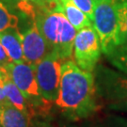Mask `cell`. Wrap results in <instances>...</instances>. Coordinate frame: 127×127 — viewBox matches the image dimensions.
<instances>
[{
	"label": "cell",
	"instance_id": "18",
	"mask_svg": "<svg viewBox=\"0 0 127 127\" xmlns=\"http://www.w3.org/2000/svg\"><path fill=\"white\" fill-rule=\"evenodd\" d=\"M0 61L4 65H7V64L10 63V59H9V56L7 55L5 49L3 48V46L0 42Z\"/></svg>",
	"mask_w": 127,
	"mask_h": 127
},
{
	"label": "cell",
	"instance_id": "27",
	"mask_svg": "<svg viewBox=\"0 0 127 127\" xmlns=\"http://www.w3.org/2000/svg\"><path fill=\"white\" fill-rule=\"evenodd\" d=\"M124 1H125V2H127V0H124Z\"/></svg>",
	"mask_w": 127,
	"mask_h": 127
},
{
	"label": "cell",
	"instance_id": "14",
	"mask_svg": "<svg viewBox=\"0 0 127 127\" xmlns=\"http://www.w3.org/2000/svg\"><path fill=\"white\" fill-rule=\"evenodd\" d=\"M118 14L120 25V45L127 46V2L118 0Z\"/></svg>",
	"mask_w": 127,
	"mask_h": 127
},
{
	"label": "cell",
	"instance_id": "2",
	"mask_svg": "<svg viewBox=\"0 0 127 127\" xmlns=\"http://www.w3.org/2000/svg\"><path fill=\"white\" fill-rule=\"evenodd\" d=\"M41 8L42 10L35 15V23L49 50L63 60L71 59L77 29L61 12L59 6L57 8L49 6Z\"/></svg>",
	"mask_w": 127,
	"mask_h": 127
},
{
	"label": "cell",
	"instance_id": "21",
	"mask_svg": "<svg viewBox=\"0 0 127 127\" xmlns=\"http://www.w3.org/2000/svg\"><path fill=\"white\" fill-rule=\"evenodd\" d=\"M0 73H8L6 69V65H4L1 61H0Z\"/></svg>",
	"mask_w": 127,
	"mask_h": 127
},
{
	"label": "cell",
	"instance_id": "23",
	"mask_svg": "<svg viewBox=\"0 0 127 127\" xmlns=\"http://www.w3.org/2000/svg\"><path fill=\"white\" fill-rule=\"evenodd\" d=\"M7 73H0V77H2L4 74H7Z\"/></svg>",
	"mask_w": 127,
	"mask_h": 127
},
{
	"label": "cell",
	"instance_id": "22",
	"mask_svg": "<svg viewBox=\"0 0 127 127\" xmlns=\"http://www.w3.org/2000/svg\"><path fill=\"white\" fill-rule=\"evenodd\" d=\"M26 1H30V2H33V3L39 5V6L42 5V0H26Z\"/></svg>",
	"mask_w": 127,
	"mask_h": 127
},
{
	"label": "cell",
	"instance_id": "28",
	"mask_svg": "<svg viewBox=\"0 0 127 127\" xmlns=\"http://www.w3.org/2000/svg\"></svg>",
	"mask_w": 127,
	"mask_h": 127
},
{
	"label": "cell",
	"instance_id": "19",
	"mask_svg": "<svg viewBox=\"0 0 127 127\" xmlns=\"http://www.w3.org/2000/svg\"><path fill=\"white\" fill-rule=\"evenodd\" d=\"M6 74H4L2 77H0V104H4V103L9 102L7 96H6V93H5L4 87H3V77Z\"/></svg>",
	"mask_w": 127,
	"mask_h": 127
},
{
	"label": "cell",
	"instance_id": "26",
	"mask_svg": "<svg viewBox=\"0 0 127 127\" xmlns=\"http://www.w3.org/2000/svg\"><path fill=\"white\" fill-rule=\"evenodd\" d=\"M66 127H75V126H66Z\"/></svg>",
	"mask_w": 127,
	"mask_h": 127
},
{
	"label": "cell",
	"instance_id": "16",
	"mask_svg": "<svg viewBox=\"0 0 127 127\" xmlns=\"http://www.w3.org/2000/svg\"><path fill=\"white\" fill-rule=\"evenodd\" d=\"M72 1L91 21L93 20V14H94V9L96 5L94 0H72Z\"/></svg>",
	"mask_w": 127,
	"mask_h": 127
},
{
	"label": "cell",
	"instance_id": "10",
	"mask_svg": "<svg viewBox=\"0 0 127 127\" xmlns=\"http://www.w3.org/2000/svg\"><path fill=\"white\" fill-rule=\"evenodd\" d=\"M0 42L9 56L10 62L19 63L26 61L24 57L22 36L18 28H10L0 32Z\"/></svg>",
	"mask_w": 127,
	"mask_h": 127
},
{
	"label": "cell",
	"instance_id": "6",
	"mask_svg": "<svg viewBox=\"0 0 127 127\" xmlns=\"http://www.w3.org/2000/svg\"><path fill=\"white\" fill-rule=\"evenodd\" d=\"M102 53L99 36L93 26L77 30L73 41V58L81 69L93 72Z\"/></svg>",
	"mask_w": 127,
	"mask_h": 127
},
{
	"label": "cell",
	"instance_id": "8",
	"mask_svg": "<svg viewBox=\"0 0 127 127\" xmlns=\"http://www.w3.org/2000/svg\"><path fill=\"white\" fill-rule=\"evenodd\" d=\"M21 36L26 62L36 65L50 53L49 47L35 22L26 31L21 33Z\"/></svg>",
	"mask_w": 127,
	"mask_h": 127
},
{
	"label": "cell",
	"instance_id": "12",
	"mask_svg": "<svg viewBox=\"0 0 127 127\" xmlns=\"http://www.w3.org/2000/svg\"><path fill=\"white\" fill-rule=\"evenodd\" d=\"M59 8L70 23L77 30L85 27L92 26V21L73 3L72 0H58Z\"/></svg>",
	"mask_w": 127,
	"mask_h": 127
},
{
	"label": "cell",
	"instance_id": "17",
	"mask_svg": "<svg viewBox=\"0 0 127 127\" xmlns=\"http://www.w3.org/2000/svg\"><path fill=\"white\" fill-rule=\"evenodd\" d=\"M110 127H127V119L114 117L110 120Z\"/></svg>",
	"mask_w": 127,
	"mask_h": 127
},
{
	"label": "cell",
	"instance_id": "5",
	"mask_svg": "<svg viewBox=\"0 0 127 127\" xmlns=\"http://www.w3.org/2000/svg\"><path fill=\"white\" fill-rule=\"evenodd\" d=\"M98 97L113 110L127 111V74L105 67H98L95 73Z\"/></svg>",
	"mask_w": 127,
	"mask_h": 127
},
{
	"label": "cell",
	"instance_id": "15",
	"mask_svg": "<svg viewBox=\"0 0 127 127\" xmlns=\"http://www.w3.org/2000/svg\"><path fill=\"white\" fill-rule=\"evenodd\" d=\"M19 19L11 13L2 2H0V32L10 28H18Z\"/></svg>",
	"mask_w": 127,
	"mask_h": 127
},
{
	"label": "cell",
	"instance_id": "13",
	"mask_svg": "<svg viewBox=\"0 0 127 127\" xmlns=\"http://www.w3.org/2000/svg\"><path fill=\"white\" fill-rule=\"evenodd\" d=\"M106 58L113 66L127 74V46L119 45Z\"/></svg>",
	"mask_w": 127,
	"mask_h": 127
},
{
	"label": "cell",
	"instance_id": "9",
	"mask_svg": "<svg viewBox=\"0 0 127 127\" xmlns=\"http://www.w3.org/2000/svg\"><path fill=\"white\" fill-rule=\"evenodd\" d=\"M3 87H4L5 93L8 98V101L10 104H13L19 110L23 111L27 116H29L32 120L39 117L34 105L26 98V96L24 95L22 91L14 84L8 73L3 77Z\"/></svg>",
	"mask_w": 127,
	"mask_h": 127
},
{
	"label": "cell",
	"instance_id": "11",
	"mask_svg": "<svg viewBox=\"0 0 127 127\" xmlns=\"http://www.w3.org/2000/svg\"><path fill=\"white\" fill-rule=\"evenodd\" d=\"M33 120L9 102L0 104V127H32Z\"/></svg>",
	"mask_w": 127,
	"mask_h": 127
},
{
	"label": "cell",
	"instance_id": "20",
	"mask_svg": "<svg viewBox=\"0 0 127 127\" xmlns=\"http://www.w3.org/2000/svg\"><path fill=\"white\" fill-rule=\"evenodd\" d=\"M32 127H52L51 124L44 121H33Z\"/></svg>",
	"mask_w": 127,
	"mask_h": 127
},
{
	"label": "cell",
	"instance_id": "1",
	"mask_svg": "<svg viewBox=\"0 0 127 127\" xmlns=\"http://www.w3.org/2000/svg\"><path fill=\"white\" fill-rule=\"evenodd\" d=\"M95 77L72 59L64 60L59 94L55 104L65 118L79 121L91 117L99 108Z\"/></svg>",
	"mask_w": 127,
	"mask_h": 127
},
{
	"label": "cell",
	"instance_id": "25",
	"mask_svg": "<svg viewBox=\"0 0 127 127\" xmlns=\"http://www.w3.org/2000/svg\"><path fill=\"white\" fill-rule=\"evenodd\" d=\"M46 1H47V0H42V5L44 4V3H45ZM42 5H41V6H42Z\"/></svg>",
	"mask_w": 127,
	"mask_h": 127
},
{
	"label": "cell",
	"instance_id": "4",
	"mask_svg": "<svg viewBox=\"0 0 127 127\" xmlns=\"http://www.w3.org/2000/svg\"><path fill=\"white\" fill-rule=\"evenodd\" d=\"M92 26L100 39L102 52L106 57L120 45L118 0H102L96 4Z\"/></svg>",
	"mask_w": 127,
	"mask_h": 127
},
{
	"label": "cell",
	"instance_id": "24",
	"mask_svg": "<svg viewBox=\"0 0 127 127\" xmlns=\"http://www.w3.org/2000/svg\"><path fill=\"white\" fill-rule=\"evenodd\" d=\"M102 0H94V2H95V4H98L99 2H101Z\"/></svg>",
	"mask_w": 127,
	"mask_h": 127
},
{
	"label": "cell",
	"instance_id": "7",
	"mask_svg": "<svg viewBox=\"0 0 127 127\" xmlns=\"http://www.w3.org/2000/svg\"><path fill=\"white\" fill-rule=\"evenodd\" d=\"M63 61V59L54 52H50L35 65L40 91L42 97L52 104H55L59 94L61 65Z\"/></svg>",
	"mask_w": 127,
	"mask_h": 127
},
{
	"label": "cell",
	"instance_id": "3",
	"mask_svg": "<svg viewBox=\"0 0 127 127\" xmlns=\"http://www.w3.org/2000/svg\"><path fill=\"white\" fill-rule=\"evenodd\" d=\"M9 76L17 86L27 100L36 108L39 117L45 118L50 114L53 104L46 101L41 95L37 82L35 65L24 61L6 65Z\"/></svg>",
	"mask_w": 127,
	"mask_h": 127
}]
</instances>
